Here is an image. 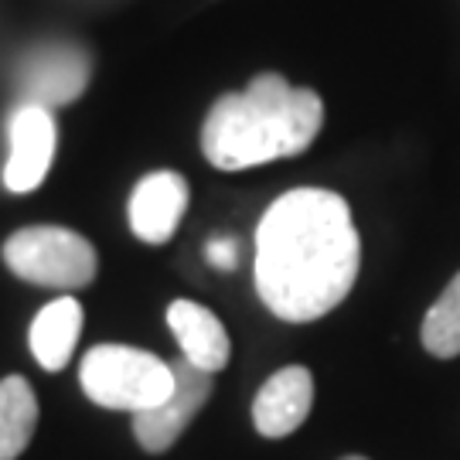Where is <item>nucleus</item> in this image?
Instances as JSON below:
<instances>
[{"label":"nucleus","instance_id":"obj_9","mask_svg":"<svg viewBox=\"0 0 460 460\" xmlns=\"http://www.w3.org/2000/svg\"><path fill=\"white\" fill-rule=\"evenodd\" d=\"M188 208V181L178 171H154L133 188L130 229L150 246L167 243Z\"/></svg>","mask_w":460,"mask_h":460},{"label":"nucleus","instance_id":"obj_4","mask_svg":"<svg viewBox=\"0 0 460 460\" xmlns=\"http://www.w3.org/2000/svg\"><path fill=\"white\" fill-rule=\"evenodd\" d=\"M4 260L21 279L55 290H79L96 277V249L62 226H31L4 243Z\"/></svg>","mask_w":460,"mask_h":460},{"label":"nucleus","instance_id":"obj_3","mask_svg":"<svg viewBox=\"0 0 460 460\" xmlns=\"http://www.w3.org/2000/svg\"><path fill=\"white\" fill-rule=\"evenodd\" d=\"M85 395L106 410L147 412L174 389V368L157 355L130 345H96L79 365Z\"/></svg>","mask_w":460,"mask_h":460},{"label":"nucleus","instance_id":"obj_5","mask_svg":"<svg viewBox=\"0 0 460 460\" xmlns=\"http://www.w3.org/2000/svg\"><path fill=\"white\" fill-rule=\"evenodd\" d=\"M171 368H174V389H171V395H167L161 406L133 416V433H137L140 447L150 450V454L171 450L174 440L188 429V423L195 420L198 410L212 395V376L208 372L195 368L188 358L171 362Z\"/></svg>","mask_w":460,"mask_h":460},{"label":"nucleus","instance_id":"obj_6","mask_svg":"<svg viewBox=\"0 0 460 460\" xmlns=\"http://www.w3.org/2000/svg\"><path fill=\"white\" fill-rule=\"evenodd\" d=\"M55 116L49 106L21 102L11 116V157L4 164V188L14 195H28L45 181L55 161Z\"/></svg>","mask_w":460,"mask_h":460},{"label":"nucleus","instance_id":"obj_14","mask_svg":"<svg viewBox=\"0 0 460 460\" xmlns=\"http://www.w3.org/2000/svg\"><path fill=\"white\" fill-rule=\"evenodd\" d=\"M208 260H212L215 266H222V270H232L235 266V243L232 239H212L208 243Z\"/></svg>","mask_w":460,"mask_h":460},{"label":"nucleus","instance_id":"obj_1","mask_svg":"<svg viewBox=\"0 0 460 460\" xmlns=\"http://www.w3.org/2000/svg\"><path fill=\"white\" fill-rule=\"evenodd\" d=\"M362 243L341 195L296 188L266 208L256 229V290L283 321H317L355 287Z\"/></svg>","mask_w":460,"mask_h":460},{"label":"nucleus","instance_id":"obj_10","mask_svg":"<svg viewBox=\"0 0 460 460\" xmlns=\"http://www.w3.org/2000/svg\"><path fill=\"white\" fill-rule=\"evenodd\" d=\"M167 328L174 331V338L181 345V358H188L195 368L215 376L229 365V334H226V324L208 307H201L195 300H174L167 307Z\"/></svg>","mask_w":460,"mask_h":460},{"label":"nucleus","instance_id":"obj_11","mask_svg":"<svg viewBox=\"0 0 460 460\" xmlns=\"http://www.w3.org/2000/svg\"><path fill=\"white\" fill-rule=\"evenodd\" d=\"M79 331H83V307L75 296H58L49 307H41L31 324V338H28L38 365L49 372H62L72 362Z\"/></svg>","mask_w":460,"mask_h":460},{"label":"nucleus","instance_id":"obj_8","mask_svg":"<svg viewBox=\"0 0 460 460\" xmlns=\"http://www.w3.org/2000/svg\"><path fill=\"white\" fill-rule=\"evenodd\" d=\"M311 406L314 376L304 365H287L277 376L266 378V385L252 402V423L263 437L279 440L304 427V420L311 416Z\"/></svg>","mask_w":460,"mask_h":460},{"label":"nucleus","instance_id":"obj_7","mask_svg":"<svg viewBox=\"0 0 460 460\" xmlns=\"http://www.w3.org/2000/svg\"><path fill=\"white\" fill-rule=\"evenodd\" d=\"M93 62L79 45L51 41L34 49L21 66V85L28 93V102L38 106H62L85 93Z\"/></svg>","mask_w":460,"mask_h":460},{"label":"nucleus","instance_id":"obj_13","mask_svg":"<svg viewBox=\"0 0 460 460\" xmlns=\"http://www.w3.org/2000/svg\"><path fill=\"white\" fill-rule=\"evenodd\" d=\"M423 348L437 358L460 355V273L423 317Z\"/></svg>","mask_w":460,"mask_h":460},{"label":"nucleus","instance_id":"obj_2","mask_svg":"<svg viewBox=\"0 0 460 460\" xmlns=\"http://www.w3.org/2000/svg\"><path fill=\"white\" fill-rule=\"evenodd\" d=\"M321 127V96L266 72L243 93H229L215 102L201 130V150L218 171H246L304 154Z\"/></svg>","mask_w":460,"mask_h":460},{"label":"nucleus","instance_id":"obj_12","mask_svg":"<svg viewBox=\"0 0 460 460\" xmlns=\"http://www.w3.org/2000/svg\"><path fill=\"white\" fill-rule=\"evenodd\" d=\"M38 427V399L28 378L7 376L0 382V460L21 457Z\"/></svg>","mask_w":460,"mask_h":460},{"label":"nucleus","instance_id":"obj_15","mask_svg":"<svg viewBox=\"0 0 460 460\" xmlns=\"http://www.w3.org/2000/svg\"><path fill=\"white\" fill-rule=\"evenodd\" d=\"M345 460H365V457H345Z\"/></svg>","mask_w":460,"mask_h":460}]
</instances>
